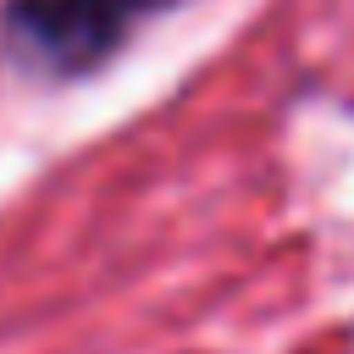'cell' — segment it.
Listing matches in <instances>:
<instances>
[{
    "label": "cell",
    "mask_w": 354,
    "mask_h": 354,
    "mask_svg": "<svg viewBox=\"0 0 354 354\" xmlns=\"http://www.w3.org/2000/svg\"><path fill=\"white\" fill-rule=\"evenodd\" d=\"M166 0H6L0 44L39 77H83L111 61Z\"/></svg>",
    "instance_id": "1"
}]
</instances>
